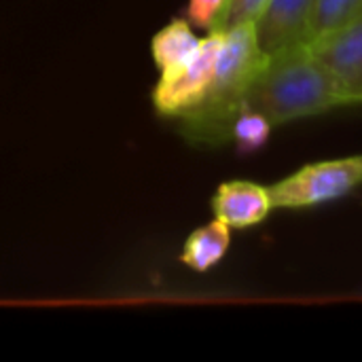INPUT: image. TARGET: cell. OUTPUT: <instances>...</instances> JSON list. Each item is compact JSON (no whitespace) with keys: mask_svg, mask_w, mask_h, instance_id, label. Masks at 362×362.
I'll return each instance as SVG.
<instances>
[{"mask_svg":"<svg viewBox=\"0 0 362 362\" xmlns=\"http://www.w3.org/2000/svg\"><path fill=\"white\" fill-rule=\"evenodd\" d=\"M354 106L308 45H297L265 59L252 78L244 110L267 117L274 125Z\"/></svg>","mask_w":362,"mask_h":362,"instance_id":"1","label":"cell"},{"mask_svg":"<svg viewBox=\"0 0 362 362\" xmlns=\"http://www.w3.org/2000/svg\"><path fill=\"white\" fill-rule=\"evenodd\" d=\"M210 204L214 216L231 229H250L263 223L274 210L267 187L248 180H229L218 185Z\"/></svg>","mask_w":362,"mask_h":362,"instance_id":"7","label":"cell"},{"mask_svg":"<svg viewBox=\"0 0 362 362\" xmlns=\"http://www.w3.org/2000/svg\"><path fill=\"white\" fill-rule=\"evenodd\" d=\"M255 36V23L238 25L223 36L214 78L204 100L176 119L178 132L193 144H223L231 140L238 115L244 110L246 91L265 64Z\"/></svg>","mask_w":362,"mask_h":362,"instance_id":"2","label":"cell"},{"mask_svg":"<svg viewBox=\"0 0 362 362\" xmlns=\"http://www.w3.org/2000/svg\"><path fill=\"white\" fill-rule=\"evenodd\" d=\"M267 4V0H227L218 19L214 21L212 30L218 32H229L238 25L244 23H252L259 13L263 11V6Z\"/></svg>","mask_w":362,"mask_h":362,"instance_id":"12","label":"cell"},{"mask_svg":"<svg viewBox=\"0 0 362 362\" xmlns=\"http://www.w3.org/2000/svg\"><path fill=\"white\" fill-rule=\"evenodd\" d=\"M225 2L227 0H187L185 15H187L189 23H193L197 28L212 30V25L218 19Z\"/></svg>","mask_w":362,"mask_h":362,"instance_id":"13","label":"cell"},{"mask_svg":"<svg viewBox=\"0 0 362 362\" xmlns=\"http://www.w3.org/2000/svg\"><path fill=\"white\" fill-rule=\"evenodd\" d=\"M272 127H274V123L267 117H263L261 112L242 110L231 129V142L235 144L238 155L248 157V155L259 153L267 144V140L272 136Z\"/></svg>","mask_w":362,"mask_h":362,"instance_id":"11","label":"cell"},{"mask_svg":"<svg viewBox=\"0 0 362 362\" xmlns=\"http://www.w3.org/2000/svg\"><path fill=\"white\" fill-rule=\"evenodd\" d=\"M362 15V0H314L308 45L348 25Z\"/></svg>","mask_w":362,"mask_h":362,"instance_id":"10","label":"cell"},{"mask_svg":"<svg viewBox=\"0 0 362 362\" xmlns=\"http://www.w3.org/2000/svg\"><path fill=\"white\" fill-rule=\"evenodd\" d=\"M362 185V155L303 165L267 187L274 208L303 210L350 195Z\"/></svg>","mask_w":362,"mask_h":362,"instance_id":"3","label":"cell"},{"mask_svg":"<svg viewBox=\"0 0 362 362\" xmlns=\"http://www.w3.org/2000/svg\"><path fill=\"white\" fill-rule=\"evenodd\" d=\"M314 0H267L255 23L261 53L272 57L297 45H308Z\"/></svg>","mask_w":362,"mask_h":362,"instance_id":"6","label":"cell"},{"mask_svg":"<svg viewBox=\"0 0 362 362\" xmlns=\"http://www.w3.org/2000/svg\"><path fill=\"white\" fill-rule=\"evenodd\" d=\"M308 47L350 102L362 104V15Z\"/></svg>","mask_w":362,"mask_h":362,"instance_id":"5","label":"cell"},{"mask_svg":"<svg viewBox=\"0 0 362 362\" xmlns=\"http://www.w3.org/2000/svg\"><path fill=\"white\" fill-rule=\"evenodd\" d=\"M223 36L225 32L210 30V34L202 40L197 55L187 66H182L174 74L159 78V83L153 89V106L157 115L178 119L204 100L214 78Z\"/></svg>","mask_w":362,"mask_h":362,"instance_id":"4","label":"cell"},{"mask_svg":"<svg viewBox=\"0 0 362 362\" xmlns=\"http://www.w3.org/2000/svg\"><path fill=\"white\" fill-rule=\"evenodd\" d=\"M202 40L189 19H172L168 25H163L151 40V53L155 59V66L161 70V76L174 74L182 66H187L199 51Z\"/></svg>","mask_w":362,"mask_h":362,"instance_id":"8","label":"cell"},{"mask_svg":"<svg viewBox=\"0 0 362 362\" xmlns=\"http://www.w3.org/2000/svg\"><path fill=\"white\" fill-rule=\"evenodd\" d=\"M229 246H231V227L214 218L212 223L195 229L187 238L180 252V263L193 272L206 274L225 259Z\"/></svg>","mask_w":362,"mask_h":362,"instance_id":"9","label":"cell"}]
</instances>
